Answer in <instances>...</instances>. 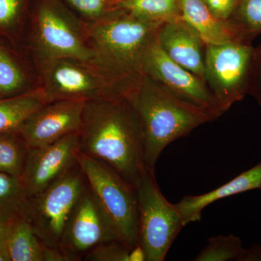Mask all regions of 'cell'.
Masks as SVG:
<instances>
[{
  "label": "cell",
  "mask_w": 261,
  "mask_h": 261,
  "mask_svg": "<svg viewBox=\"0 0 261 261\" xmlns=\"http://www.w3.org/2000/svg\"><path fill=\"white\" fill-rule=\"evenodd\" d=\"M80 149L116 170L135 188L145 171L142 126L126 97L87 100Z\"/></svg>",
  "instance_id": "cell-1"
},
{
  "label": "cell",
  "mask_w": 261,
  "mask_h": 261,
  "mask_svg": "<svg viewBox=\"0 0 261 261\" xmlns=\"http://www.w3.org/2000/svg\"><path fill=\"white\" fill-rule=\"evenodd\" d=\"M126 97L142 126L145 168L152 172L160 155L171 142L219 118L185 102L146 75Z\"/></svg>",
  "instance_id": "cell-2"
},
{
  "label": "cell",
  "mask_w": 261,
  "mask_h": 261,
  "mask_svg": "<svg viewBox=\"0 0 261 261\" xmlns=\"http://www.w3.org/2000/svg\"><path fill=\"white\" fill-rule=\"evenodd\" d=\"M116 10L117 14L106 15L87 29L94 53L90 64L114 78L137 83L146 53L163 23Z\"/></svg>",
  "instance_id": "cell-3"
},
{
  "label": "cell",
  "mask_w": 261,
  "mask_h": 261,
  "mask_svg": "<svg viewBox=\"0 0 261 261\" xmlns=\"http://www.w3.org/2000/svg\"><path fill=\"white\" fill-rule=\"evenodd\" d=\"M42 91L48 102L127 97L139 84L118 80L89 63L73 59L44 61Z\"/></svg>",
  "instance_id": "cell-4"
},
{
  "label": "cell",
  "mask_w": 261,
  "mask_h": 261,
  "mask_svg": "<svg viewBox=\"0 0 261 261\" xmlns=\"http://www.w3.org/2000/svg\"><path fill=\"white\" fill-rule=\"evenodd\" d=\"M87 181L76 162L55 183L27 200L24 216L46 246L60 251L65 228Z\"/></svg>",
  "instance_id": "cell-5"
},
{
  "label": "cell",
  "mask_w": 261,
  "mask_h": 261,
  "mask_svg": "<svg viewBox=\"0 0 261 261\" xmlns=\"http://www.w3.org/2000/svg\"><path fill=\"white\" fill-rule=\"evenodd\" d=\"M87 184L113 221L123 241L135 246L139 243V211L136 189L106 163L75 152Z\"/></svg>",
  "instance_id": "cell-6"
},
{
  "label": "cell",
  "mask_w": 261,
  "mask_h": 261,
  "mask_svg": "<svg viewBox=\"0 0 261 261\" xmlns=\"http://www.w3.org/2000/svg\"><path fill=\"white\" fill-rule=\"evenodd\" d=\"M139 243L146 261H163L184 227L181 216L160 190L154 172L146 168L136 187Z\"/></svg>",
  "instance_id": "cell-7"
},
{
  "label": "cell",
  "mask_w": 261,
  "mask_h": 261,
  "mask_svg": "<svg viewBox=\"0 0 261 261\" xmlns=\"http://www.w3.org/2000/svg\"><path fill=\"white\" fill-rule=\"evenodd\" d=\"M254 49L242 40L206 44L204 80L224 113L247 94Z\"/></svg>",
  "instance_id": "cell-8"
},
{
  "label": "cell",
  "mask_w": 261,
  "mask_h": 261,
  "mask_svg": "<svg viewBox=\"0 0 261 261\" xmlns=\"http://www.w3.org/2000/svg\"><path fill=\"white\" fill-rule=\"evenodd\" d=\"M115 240L122 239L87 184L67 224L60 251L66 261L82 260L94 247Z\"/></svg>",
  "instance_id": "cell-9"
},
{
  "label": "cell",
  "mask_w": 261,
  "mask_h": 261,
  "mask_svg": "<svg viewBox=\"0 0 261 261\" xmlns=\"http://www.w3.org/2000/svg\"><path fill=\"white\" fill-rule=\"evenodd\" d=\"M33 44L44 61L73 59L90 63L94 53L69 18L50 5L38 10L33 29Z\"/></svg>",
  "instance_id": "cell-10"
},
{
  "label": "cell",
  "mask_w": 261,
  "mask_h": 261,
  "mask_svg": "<svg viewBox=\"0 0 261 261\" xmlns=\"http://www.w3.org/2000/svg\"><path fill=\"white\" fill-rule=\"evenodd\" d=\"M142 75L149 77L185 102L219 117L224 114L205 80L166 56L157 38L144 58Z\"/></svg>",
  "instance_id": "cell-11"
},
{
  "label": "cell",
  "mask_w": 261,
  "mask_h": 261,
  "mask_svg": "<svg viewBox=\"0 0 261 261\" xmlns=\"http://www.w3.org/2000/svg\"><path fill=\"white\" fill-rule=\"evenodd\" d=\"M78 132L49 145L29 149L20 177L28 198L45 190L76 163Z\"/></svg>",
  "instance_id": "cell-12"
},
{
  "label": "cell",
  "mask_w": 261,
  "mask_h": 261,
  "mask_svg": "<svg viewBox=\"0 0 261 261\" xmlns=\"http://www.w3.org/2000/svg\"><path fill=\"white\" fill-rule=\"evenodd\" d=\"M84 99H65L48 102L18 128L29 148L49 145L78 132L82 123Z\"/></svg>",
  "instance_id": "cell-13"
},
{
  "label": "cell",
  "mask_w": 261,
  "mask_h": 261,
  "mask_svg": "<svg viewBox=\"0 0 261 261\" xmlns=\"http://www.w3.org/2000/svg\"><path fill=\"white\" fill-rule=\"evenodd\" d=\"M157 41L172 61L204 80L206 44L181 17L161 24Z\"/></svg>",
  "instance_id": "cell-14"
},
{
  "label": "cell",
  "mask_w": 261,
  "mask_h": 261,
  "mask_svg": "<svg viewBox=\"0 0 261 261\" xmlns=\"http://www.w3.org/2000/svg\"><path fill=\"white\" fill-rule=\"evenodd\" d=\"M260 185L261 162L222 186L202 195L185 196L174 205L184 226H186L200 221L202 211L211 204L230 196L260 189Z\"/></svg>",
  "instance_id": "cell-15"
},
{
  "label": "cell",
  "mask_w": 261,
  "mask_h": 261,
  "mask_svg": "<svg viewBox=\"0 0 261 261\" xmlns=\"http://www.w3.org/2000/svg\"><path fill=\"white\" fill-rule=\"evenodd\" d=\"M5 246L11 261H66L63 254L46 246L24 216L12 221Z\"/></svg>",
  "instance_id": "cell-16"
},
{
  "label": "cell",
  "mask_w": 261,
  "mask_h": 261,
  "mask_svg": "<svg viewBox=\"0 0 261 261\" xmlns=\"http://www.w3.org/2000/svg\"><path fill=\"white\" fill-rule=\"evenodd\" d=\"M180 8L181 18L198 33L205 44L243 41L228 20L216 18L203 0H180Z\"/></svg>",
  "instance_id": "cell-17"
},
{
  "label": "cell",
  "mask_w": 261,
  "mask_h": 261,
  "mask_svg": "<svg viewBox=\"0 0 261 261\" xmlns=\"http://www.w3.org/2000/svg\"><path fill=\"white\" fill-rule=\"evenodd\" d=\"M48 102L42 89L0 98V133L18 130L27 118Z\"/></svg>",
  "instance_id": "cell-18"
},
{
  "label": "cell",
  "mask_w": 261,
  "mask_h": 261,
  "mask_svg": "<svg viewBox=\"0 0 261 261\" xmlns=\"http://www.w3.org/2000/svg\"><path fill=\"white\" fill-rule=\"evenodd\" d=\"M28 75L13 48L0 41V98L30 92Z\"/></svg>",
  "instance_id": "cell-19"
},
{
  "label": "cell",
  "mask_w": 261,
  "mask_h": 261,
  "mask_svg": "<svg viewBox=\"0 0 261 261\" xmlns=\"http://www.w3.org/2000/svg\"><path fill=\"white\" fill-rule=\"evenodd\" d=\"M113 10H124L144 20L160 23L181 17L180 0H122Z\"/></svg>",
  "instance_id": "cell-20"
},
{
  "label": "cell",
  "mask_w": 261,
  "mask_h": 261,
  "mask_svg": "<svg viewBox=\"0 0 261 261\" xmlns=\"http://www.w3.org/2000/svg\"><path fill=\"white\" fill-rule=\"evenodd\" d=\"M193 260L252 261V250L244 248L238 237L218 235L209 239L207 245Z\"/></svg>",
  "instance_id": "cell-21"
},
{
  "label": "cell",
  "mask_w": 261,
  "mask_h": 261,
  "mask_svg": "<svg viewBox=\"0 0 261 261\" xmlns=\"http://www.w3.org/2000/svg\"><path fill=\"white\" fill-rule=\"evenodd\" d=\"M27 200L20 178L0 171V219L12 222L24 216Z\"/></svg>",
  "instance_id": "cell-22"
},
{
  "label": "cell",
  "mask_w": 261,
  "mask_h": 261,
  "mask_svg": "<svg viewBox=\"0 0 261 261\" xmlns=\"http://www.w3.org/2000/svg\"><path fill=\"white\" fill-rule=\"evenodd\" d=\"M29 147L18 130L0 133V171L20 177Z\"/></svg>",
  "instance_id": "cell-23"
},
{
  "label": "cell",
  "mask_w": 261,
  "mask_h": 261,
  "mask_svg": "<svg viewBox=\"0 0 261 261\" xmlns=\"http://www.w3.org/2000/svg\"><path fill=\"white\" fill-rule=\"evenodd\" d=\"M228 20L240 39L252 43L261 34V0H238Z\"/></svg>",
  "instance_id": "cell-24"
},
{
  "label": "cell",
  "mask_w": 261,
  "mask_h": 261,
  "mask_svg": "<svg viewBox=\"0 0 261 261\" xmlns=\"http://www.w3.org/2000/svg\"><path fill=\"white\" fill-rule=\"evenodd\" d=\"M87 261H146L140 244L132 246L122 240L100 244L84 255Z\"/></svg>",
  "instance_id": "cell-25"
},
{
  "label": "cell",
  "mask_w": 261,
  "mask_h": 261,
  "mask_svg": "<svg viewBox=\"0 0 261 261\" xmlns=\"http://www.w3.org/2000/svg\"><path fill=\"white\" fill-rule=\"evenodd\" d=\"M24 5L25 0H0V41L9 47L20 36Z\"/></svg>",
  "instance_id": "cell-26"
},
{
  "label": "cell",
  "mask_w": 261,
  "mask_h": 261,
  "mask_svg": "<svg viewBox=\"0 0 261 261\" xmlns=\"http://www.w3.org/2000/svg\"><path fill=\"white\" fill-rule=\"evenodd\" d=\"M82 14L92 20L104 18L111 12L110 0H66Z\"/></svg>",
  "instance_id": "cell-27"
},
{
  "label": "cell",
  "mask_w": 261,
  "mask_h": 261,
  "mask_svg": "<svg viewBox=\"0 0 261 261\" xmlns=\"http://www.w3.org/2000/svg\"><path fill=\"white\" fill-rule=\"evenodd\" d=\"M247 94L255 98L261 107V44L254 49Z\"/></svg>",
  "instance_id": "cell-28"
},
{
  "label": "cell",
  "mask_w": 261,
  "mask_h": 261,
  "mask_svg": "<svg viewBox=\"0 0 261 261\" xmlns=\"http://www.w3.org/2000/svg\"><path fill=\"white\" fill-rule=\"evenodd\" d=\"M216 18L228 20L238 5V0H203Z\"/></svg>",
  "instance_id": "cell-29"
},
{
  "label": "cell",
  "mask_w": 261,
  "mask_h": 261,
  "mask_svg": "<svg viewBox=\"0 0 261 261\" xmlns=\"http://www.w3.org/2000/svg\"><path fill=\"white\" fill-rule=\"evenodd\" d=\"M11 222L0 219V247L5 246L8 228Z\"/></svg>",
  "instance_id": "cell-30"
},
{
  "label": "cell",
  "mask_w": 261,
  "mask_h": 261,
  "mask_svg": "<svg viewBox=\"0 0 261 261\" xmlns=\"http://www.w3.org/2000/svg\"><path fill=\"white\" fill-rule=\"evenodd\" d=\"M0 261H11L5 245L0 247Z\"/></svg>",
  "instance_id": "cell-31"
},
{
  "label": "cell",
  "mask_w": 261,
  "mask_h": 261,
  "mask_svg": "<svg viewBox=\"0 0 261 261\" xmlns=\"http://www.w3.org/2000/svg\"><path fill=\"white\" fill-rule=\"evenodd\" d=\"M122 1V0H110L109 2V8L111 11V9L115 6V5L118 4V3Z\"/></svg>",
  "instance_id": "cell-32"
},
{
  "label": "cell",
  "mask_w": 261,
  "mask_h": 261,
  "mask_svg": "<svg viewBox=\"0 0 261 261\" xmlns=\"http://www.w3.org/2000/svg\"><path fill=\"white\" fill-rule=\"evenodd\" d=\"M260 190H261V185H260Z\"/></svg>",
  "instance_id": "cell-33"
}]
</instances>
